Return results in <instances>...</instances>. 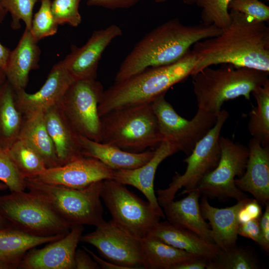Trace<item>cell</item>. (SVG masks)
<instances>
[{
	"label": "cell",
	"mask_w": 269,
	"mask_h": 269,
	"mask_svg": "<svg viewBox=\"0 0 269 269\" xmlns=\"http://www.w3.org/2000/svg\"><path fill=\"white\" fill-rule=\"evenodd\" d=\"M269 72L222 64L206 67L191 75L198 109L218 116L226 101L244 97L249 100L252 91L269 81Z\"/></svg>",
	"instance_id": "277c9868"
},
{
	"label": "cell",
	"mask_w": 269,
	"mask_h": 269,
	"mask_svg": "<svg viewBox=\"0 0 269 269\" xmlns=\"http://www.w3.org/2000/svg\"><path fill=\"white\" fill-rule=\"evenodd\" d=\"M41 51L38 41L27 28L15 48L11 51L4 73L14 90L25 89L30 72L39 68Z\"/></svg>",
	"instance_id": "7402d4cb"
},
{
	"label": "cell",
	"mask_w": 269,
	"mask_h": 269,
	"mask_svg": "<svg viewBox=\"0 0 269 269\" xmlns=\"http://www.w3.org/2000/svg\"><path fill=\"white\" fill-rule=\"evenodd\" d=\"M148 234L176 248L209 261L222 251L215 243L190 231L173 225L167 221L158 222Z\"/></svg>",
	"instance_id": "d4e9b609"
},
{
	"label": "cell",
	"mask_w": 269,
	"mask_h": 269,
	"mask_svg": "<svg viewBox=\"0 0 269 269\" xmlns=\"http://www.w3.org/2000/svg\"><path fill=\"white\" fill-rule=\"evenodd\" d=\"M26 189L43 200L70 228L95 227L104 221L101 191L103 181L81 189L25 179Z\"/></svg>",
	"instance_id": "5b68a950"
},
{
	"label": "cell",
	"mask_w": 269,
	"mask_h": 269,
	"mask_svg": "<svg viewBox=\"0 0 269 269\" xmlns=\"http://www.w3.org/2000/svg\"><path fill=\"white\" fill-rule=\"evenodd\" d=\"M81 0H53L51 10L55 22L59 25L67 24L76 27L81 22L79 11Z\"/></svg>",
	"instance_id": "8d00e7d4"
},
{
	"label": "cell",
	"mask_w": 269,
	"mask_h": 269,
	"mask_svg": "<svg viewBox=\"0 0 269 269\" xmlns=\"http://www.w3.org/2000/svg\"><path fill=\"white\" fill-rule=\"evenodd\" d=\"M190 49L173 63L148 68L104 91L98 106L100 117L117 109L151 103L173 85L191 76L198 62Z\"/></svg>",
	"instance_id": "3957f363"
},
{
	"label": "cell",
	"mask_w": 269,
	"mask_h": 269,
	"mask_svg": "<svg viewBox=\"0 0 269 269\" xmlns=\"http://www.w3.org/2000/svg\"><path fill=\"white\" fill-rule=\"evenodd\" d=\"M245 172L235 179L237 187L251 194L262 205L269 203V145L252 138Z\"/></svg>",
	"instance_id": "d6986e66"
},
{
	"label": "cell",
	"mask_w": 269,
	"mask_h": 269,
	"mask_svg": "<svg viewBox=\"0 0 269 269\" xmlns=\"http://www.w3.org/2000/svg\"><path fill=\"white\" fill-rule=\"evenodd\" d=\"M197 0H184V3L188 4L191 5L195 3Z\"/></svg>",
	"instance_id": "f907efd6"
},
{
	"label": "cell",
	"mask_w": 269,
	"mask_h": 269,
	"mask_svg": "<svg viewBox=\"0 0 269 269\" xmlns=\"http://www.w3.org/2000/svg\"><path fill=\"white\" fill-rule=\"evenodd\" d=\"M122 34L120 27L115 24L96 30L83 46H72L71 52L59 63L74 81L95 80L103 53L113 40Z\"/></svg>",
	"instance_id": "5bb4252c"
},
{
	"label": "cell",
	"mask_w": 269,
	"mask_h": 269,
	"mask_svg": "<svg viewBox=\"0 0 269 269\" xmlns=\"http://www.w3.org/2000/svg\"><path fill=\"white\" fill-rule=\"evenodd\" d=\"M104 90L95 80H75L65 93L60 105L67 119L81 135L101 142V121L98 106Z\"/></svg>",
	"instance_id": "7c38bea8"
},
{
	"label": "cell",
	"mask_w": 269,
	"mask_h": 269,
	"mask_svg": "<svg viewBox=\"0 0 269 269\" xmlns=\"http://www.w3.org/2000/svg\"><path fill=\"white\" fill-rule=\"evenodd\" d=\"M187 194L185 197L173 200L163 207L165 217L172 225L190 231L213 242L210 226L201 212L200 193L195 188Z\"/></svg>",
	"instance_id": "603a6c76"
},
{
	"label": "cell",
	"mask_w": 269,
	"mask_h": 269,
	"mask_svg": "<svg viewBox=\"0 0 269 269\" xmlns=\"http://www.w3.org/2000/svg\"><path fill=\"white\" fill-rule=\"evenodd\" d=\"M165 95L151 103L162 140L173 143L179 151L188 155L215 124L217 116L198 109L194 117L188 120L177 113Z\"/></svg>",
	"instance_id": "8fae6325"
},
{
	"label": "cell",
	"mask_w": 269,
	"mask_h": 269,
	"mask_svg": "<svg viewBox=\"0 0 269 269\" xmlns=\"http://www.w3.org/2000/svg\"><path fill=\"white\" fill-rule=\"evenodd\" d=\"M222 30L202 23L185 25L178 19L167 21L144 36L121 65L115 82L151 67L180 59L197 42L219 34Z\"/></svg>",
	"instance_id": "7a4b0ae2"
},
{
	"label": "cell",
	"mask_w": 269,
	"mask_h": 269,
	"mask_svg": "<svg viewBox=\"0 0 269 269\" xmlns=\"http://www.w3.org/2000/svg\"><path fill=\"white\" fill-rule=\"evenodd\" d=\"M178 151L179 150L174 144L162 140L155 148L153 156L146 163L134 169L114 170L113 179L139 190L154 212L161 218H165L154 192V180L157 168L161 162Z\"/></svg>",
	"instance_id": "ac0fdd59"
},
{
	"label": "cell",
	"mask_w": 269,
	"mask_h": 269,
	"mask_svg": "<svg viewBox=\"0 0 269 269\" xmlns=\"http://www.w3.org/2000/svg\"><path fill=\"white\" fill-rule=\"evenodd\" d=\"M7 150L18 171L25 179L35 178L47 168L37 152L21 139L18 138Z\"/></svg>",
	"instance_id": "4dcf8cb0"
},
{
	"label": "cell",
	"mask_w": 269,
	"mask_h": 269,
	"mask_svg": "<svg viewBox=\"0 0 269 269\" xmlns=\"http://www.w3.org/2000/svg\"><path fill=\"white\" fill-rule=\"evenodd\" d=\"M18 138L37 152L47 168L60 166L53 141L46 128L44 113L25 119Z\"/></svg>",
	"instance_id": "f1b7e54d"
},
{
	"label": "cell",
	"mask_w": 269,
	"mask_h": 269,
	"mask_svg": "<svg viewBox=\"0 0 269 269\" xmlns=\"http://www.w3.org/2000/svg\"><path fill=\"white\" fill-rule=\"evenodd\" d=\"M260 219H254L239 223L238 234L250 239L259 244L260 240Z\"/></svg>",
	"instance_id": "ab89813d"
},
{
	"label": "cell",
	"mask_w": 269,
	"mask_h": 269,
	"mask_svg": "<svg viewBox=\"0 0 269 269\" xmlns=\"http://www.w3.org/2000/svg\"><path fill=\"white\" fill-rule=\"evenodd\" d=\"M101 198L112 220L133 236L142 239L159 222L160 217L148 201L130 191L126 185L114 179L103 181Z\"/></svg>",
	"instance_id": "9c48e42d"
},
{
	"label": "cell",
	"mask_w": 269,
	"mask_h": 269,
	"mask_svg": "<svg viewBox=\"0 0 269 269\" xmlns=\"http://www.w3.org/2000/svg\"><path fill=\"white\" fill-rule=\"evenodd\" d=\"M6 80L4 71L2 70H0V86Z\"/></svg>",
	"instance_id": "681fc988"
},
{
	"label": "cell",
	"mask_w": 269,
	"mask_h": 269,
	"mask_svg": "<svg viewBox=\"0 0 269 269\" xmlns=\"http://www.w3.org/2000/svg\"><path fill=\"white\" fill-rule=\"evenodd\" d=\"M228 116L225 110L220 111L214 126L183 160L187 164L185 172L182 174H176L168 187L157 191V199L161 207L174 200L177 192L181 188H184L181 194L196 188L202 179L217 166L221 153L220 133Z\"/></svg>",
	"instance_id": "ba28073f"
},
{
	"label": "cell",
	"mask_w": 269,
	"mask_h": 269,
	"mask_svg": "<svg viewBox=\"0 0 269 269\" xmlns=\"http://www.w3.org/2000/svg\"><path fill=\"white\" fill-rule=\"evenodd\" d=\"M83 248L92 257V258L98 264L100 269H126L124 267L117 265L110 262L106 260H103L98 256L96 255L93 252L85 247H83Z\"/></svg>",
	"instance_id": "f6af8a7d"
},
{
	"label": "cell",
	"mask_w": 269,
	"mask_h": 269,
	"mask_svg": "<svg viewBox=\"0 0 269 269\" xmlns=\"http://www.w3.org/2000/svg\"><path fill=\"white\" fill-rule=\"evenodd\" d=\"M260 220V240L259 245L266 252H269V203Z\"/></svg>",
	"instance_id": "60d3db41"
},
{
	"label": "cell",
	"mask_w": 269,
	"mask_h": 269,
	"mask_svg": "<svg viewBox=\"0 0 269 269\" xmlns=\"http://www.w3.org/2000/svg\"><path fill=\"white\" fill-rule=\"evenodd\" d=\"M81 152L84 156L96 158L114 170L131 169L146 163L154 150L132 152L113 145L96 141L80 135Z\"/></svg>",
	"instance_id": "484cf974"
},
{
	"label": "cell",
	"mask_w": 269,
	"mask_h": 269,
	"mask_svg": "<svg viewBox=\"0 0 269 269\" xmlns=\"http://www.w3.org/2000/svg\"><path fill=\"white\" fill-rule=\"evenodd\" d=\"M229 25L218 35L195 43L198 62L191 75L217 64H230L269 72V27L230 10Z\"/></svg>",
	"instance_id": "6da1fadb"
},
{
	"label": "cell",
	"mask_w": 269,
	"mask_h": 269,
	"mask_svg": "<svg viewBox=\"0 0 269 269\" xmlns=\"http://www.w3.org/2000/svg\"><path fill=\"white\" fill-rule=\"evenodd\" d=\"M252 95L257 106L249 114L248 130L253 138L266 146L269 145V81L255 89Z\"/></svg>",
	"instance_id": "f546056e"
},
{
	"label": "cell",
	"mask_w": 269,
	"mask_h": 269,
	"mask_svg": "<svg viewBox=\"0 0 269 269\" xmlns=\"http://www.w3.org/2000/svg\"><path fill=\"white\" fill-rule=\"evenodd\" d=\"M83 231V226L74 227L64 236L45 247L30 250L18 269H75V254Z\"/></svg>",
	"instance_id": "2e32d148"
},
{
	"label": "cell",
	"mask_w": 269,
	"mask_h": 269,
	"mask_svg": "<svg viewBox=\"0 0 269 269\" xmlns=\"http://www.w3.org/2000/svg\"><path fill=\"white\" fill-rule=\"evenodd\" d=\"M64 236H36L13 226L0 229V269H18L21 260L30 250Z\"/></svg>",
	"instance_id": "cb8c5ba5"
},
{
	"label": "cell",
	"mask_w": 269,
	"mask_h": 269,
	"mask_svg": "<svg viewBox=\"0 0 269 269\" xmlns=\"http://www.w3.org/2000/svg\"><path fill=\"white\" fill-rule=\"evenodd\" d=\"M37 0H1V4L7 13H10L12 20L11 27L14 30L20 27V20L25 28L30 30L33 17V9Z\"/></svg>",
	"instance_id": "e575fe53"
},
{
	"label": "cell",
	"mask_w": 269,
	"mask_h": 269,
	"mask_svg": "<svg viewBox=\"0 0 269 269\" xmlns=\"http://www.w3.org/2000/svg\"><path fill=\"white\" fill-rule=\"evenodd\" d=\"M7 14V12L2 5L1 0H0V23L3 22Z\"/></svg>",
	"instance_id": "7dc6e473"
},
{
	"label": "cell",
	"mask_w": 269,
	"mask_h": 269,
	"mask_svg": "<svg viewBox=\"0 0 269 269\" xmlns=\"http://www.w3.org/2000/svg\"><path fill=\"white\" fill-rule=\"evenodd\" d=\"M0 213L13 227L36 236L65 235L71 229L43 200L30 191L0 196Z\"/></svg>",
	"instance_id": "52a82bcc"
},
{
	"label": "cell",
	"mask_w": 269,
	"mask_h": 269,
	"mask_svg": "<svg viewBox=\"0 0 269 269\" xmlns=\"http://www.w3.org/2000/svg\"><path fill=\"white\" fill-rule=\"evenodd\" d=\"M260 264L248 248L235 246L221 252L209 261L206 269H258Z\"/></svg>",
	"instance_id": "1f68e13d"
},
{
	"label": "cell",
	"mask_w": 269,
	"mask_h": 269,
	"mask_svg": "<svg viewBox=\"0 0 269 269\" xmlns=\"http://www.w3.org/2000/svg\"><path fill=\"white\" fill-rule=\"evenodd\" d=\"M167 0H155V1L157 2H163Z\"/></svg>",
	"instance_id": "f5cc1de1"
},
{
	"label": "cell",
	"mask_w": 269,
	"mask_h": 269,
	"mask_svg": "<svg viewBox=\"0 0 269 269\" xmlns=\"http://www.w3.org/2000/svg\"><path fill=\"white\" fill-rule=\"evenodd\" d=\"M0 181L11 192L24 191L25 179L21 175L10 157L7 148L0 146Z\"/></svg>",
	"instance_id": "d590c367"
},
{
	"label": "cell",
	"mask_w": 269,
	"mask_h": 269,
	"mask_svg": "<svg viewBox=\"0 0 269 269\" xmlns=\"http://www.w3.org/2000/svg\"><path fill=\"white\" fill-rule=\"evenodd\" d=\"M75 269H100L91 256L84 249H77L74 257Z\"/></svg>",
	"instance_id": "b9f144b4"
},
{
	"label": "cell",
	"mask_w": 269,
	"mask_h": 269,
	"mask_svg": "<svg viewBox=\"0 0 269 269\" xmlns=\"http://www.w3.org/2000/svg\"><path fill=\"white\" fill-rule=\"evenodd\" d=\"M219 143L221 153L218 165L202 179L196 188L203 196L222 201L231 198L238 201L247 198L235 181L245 172L248 146L222 136H220Z\"/></svg>",
	"instance_id": "30bf717a"
},
{
	"label": "cell",
	"mask_w": 269,
	"mask_h": 269,
	"mask_svg": "<svg viewBox=\"0 0 269 269\" xmlns=\"http://www.w3.org/2000/svg\"><path fill=\"white\" fill-rule=\"evenodd\" d=\"M140 0H87V4L115 9L128 8Z\"/></svg>",
	"instance_id": "7bdbcfd3"
},
{
	"label": "cell",
	"mask_w": 269,
	"mask_h": 269,
	"mask_svg": "<svg viewBox=\"0 0 269 269\" xmlns=\"http://www.w3.org/2000/svg\"><path fill=\"white\" fill-rule=\"evenodd\" d=\"M7 188H8L6 185L0 181V190H4Z\"/></svg>",
	"instance_id": "816d5d0a"
},
{
	"label": "cell",
	"mask_w": 269,
	"mask_h": 269,
	"mask_svg": "<svg viewBox=\"0 0 269 269\" xmlns=\"http://www.w3.org/2000/svg\"><path fill=\"white\" fill-rule=\"evenodd\" d=\"M51 0H41L37 12L33 15L30 32L38 42L41 39L54 35L58 25L55 22L51 10Z\"/></svg>",
	"instance_id": "836d02e7"
},
{
	"label": "cell",
	"mask_w": 269,
	"mask_h": 269,
	"mask_svg": "<svg viewBox=\"0 0 269 269\" xmlns=\"http://www.w3.org/2000/svg\"><path fill=\"white\" fill-rule=\"evenodd\" d=\"M74 81L59 62L51 69L47 79L38 91L30 94L24 89L15 90L17 106L24 119L44 113L59 104L70 85Z\"/></svg>",
	"instance_id": "e0dca14e"
},
{
	"label": "cell",
	"mask_w": 269,
	"mask_h": 269,
	"mask_svg": "<svg viewBox=\"0 0 269 269\" xmlns=\"http://www.w3.org/2000/svg\"><path fill=\"white\" fill-rule=\"evenodd\" d=\"M209 260L199 257L181 263L174 268V269H206Z\"/></svg>",
	"instance_id": "ee69618b"
},
{
	"label": "cell",
	"mask_w": 269,
	"mask_h": 269,
	"mask_svg": "<svg viewBox=\"0 0 269 269\" xmlns=\"http://www.w3.org/2000/svg\"><path fill=\"white\" fill-rule=\"evenodd\" d=\"M7 222L8 221L0 213V229L9 227Z\"/></svg>",
	"instance_id": "c3c4849f"
},
{
	"label": "cell",
	"mask_w": 269,
	"mask_h": 269,
	"mask_svg": "<svg viewBox=\"0 0 269 269\" xmlns=\"http://www.w3.org/2000/svg\"><path fill=\"white\" fill-rule=\"evenodd\" d=\"M232 0H197L196 3L201 8L202 23L214 25L222 30L231 23L229 5Z\"/></svg>",
	"instance_id": "d6a6232c"
},
{
	"label": "cell",
	"mask_w": 269,
	"mask_h": 269,
	"mask_svg": "<svg viewBox=\"0 0 269 269\" xmlns=\"http://www.w3.org/2000/svg\"><path fill=\"white\" fill-rule=\"evenodd\" d=\"M144 269H174L200 256L168 245L150 234L141 239Z\"/></svg>",
	"instance_id": "4316f807"
},
{
	"label": "cell",
	"mask_w": 269,
	"mask_h": 269,
	"mask_svg": "<svg viewBox=\"0 0 269 269\" xmlns=\"http://www.w3.org/2000/svg\"><path fill=\"white\" fill-rule=\"evenodd\" d=\"M24 118L18 109L15 92L6 81L0 86V146L7 148L19 137Z\"/></svg>",
	"instance_id": "83f0119b"
},
{
	"label": "cell",
	"mask_w": 269,
	"mask_h": 269,
	"mask_svg": "<svg viewBox=\"0 0 269 269\" xmlns=\"http://www.w3.org/2000/svg\"><path fill=\"white\" fill-rule=\"evenodd\" d=\"M44 120L60 166L84 156L80 135L67 119L60 103L44 113Z\"/></svg>",
	"instance_id": "ffe728a7"
},
{
	"label": "cell",
	"mask_w": 269,
	"mask_h": 269,
	"mask_svg": "<svg viewBox=\"0 0 269 269\" xmlns=\"http://www.w3.org/2000/svg\"><path fill=\"white\" fill-rule=\"evenodd\" d=\"M243 14L259 22L269 20V7L260 0H232L229 10Z\"/></svg>",
	"instance_id": "74e56055"
},
{
	"label": "cell",
	"mask_w": 269,
	"mask_h": 269,
	"mask_svg": "<svg viewBox=\"0 0 269 269\" xmlns=\"http://www.w3.org/2000/svg\"><path fill=\"white\" fill-rule=\"evenodd\" d=\"M114 170L99 160L83 156L66 164L46 168L36 180L81 189L100 181L113 179Z\"/></svg>",
	"instance_id": "9a60e30c"
},
{
	"label": "cell",
	"mask_w": 269,
	"mask_h": 269,
	"mask_svg": "<svg viewBox=\"0 0 269 269\" xmlns=\"http://www.w3.org/2000/svg\"><path fill=\"white\" fill-rule=\"evenodd\" d=\"M11 51L0 42V70L3 71L7 65Z\"/></svg>",
	"instance_id": "bcb514c9"
},
{
	"label": "cell",
	"mask_w": 269,
	"mask_h": 269,
	"mask_svg": "<svg viewBox=\"0 0 269 269\" xmlns=\"http://www.w3.org/2000/svg\"><path fill=\"white\" fill-rule=\"evenodd\" d=\"M261 205L255 199H249L239 212L238 218L239 223L260 219L263 214Z\"/></svg>",
	"instance_id": "f35d334b"
},
{
	"label": "cell",
	"mask_w": 269,
	"mask_h": 269,
	"mask_svg": "<svg viewBox=\"0 0 269 269\" xmlns=\"http://www.w3.org/2000/svg\"><path fill=\"white\" fill-rule=\"evenodd\" d=\"M141 239L130 234L112 220H105L80 241L95 247L105 260L126 269H144Z\"/></svg>",
	"instance_id": "4fadbf2b"
},
{
	"label": "cell",
	"mask_w": 269,
	"mask_h": 269,
	"mask_svg": "<svg viewBox=\"0 0 269 269\" xmlns=\"http://www.w3.org/2000/svg\"><path fill=\"white\" fill-rule=\"evenodd\" d=\"M249 199L244 198L229 207L218 208L211 205L206 197L203 196L201 198V214L204 219L209 222L213 242L222 251L236 245L239 224L238 213Z\"/></svg>",
	"instance_id": "44dd1931"
},
{
	"label": "cell",
	"mask_w": 269,
	"mask_h": 269,
	"mask_svg": "<svg viewBox=\"0 0 269 269\" xmlns=\"http://www.w3.org/2000/svg\"><path fill=\"white\" fill-rule=\"evenodd\" d=\"M101 121V142L127 151L143 152L162 141L151 103L112 111Z\"/></svg>",
	"instance_id": "8992f818"
}]
</instances>
